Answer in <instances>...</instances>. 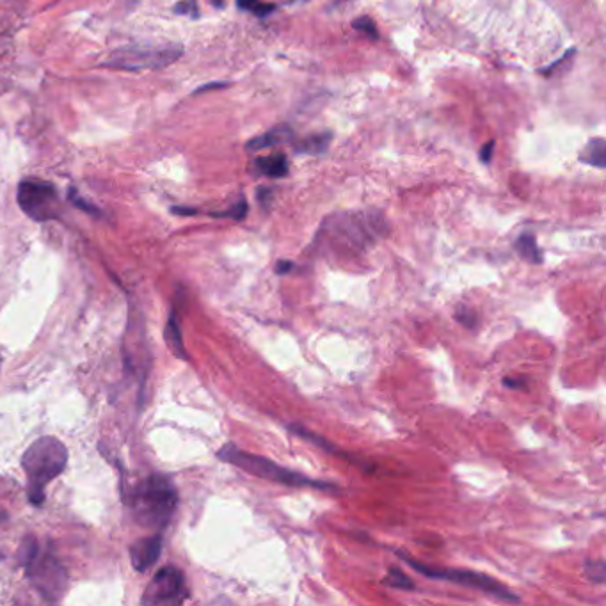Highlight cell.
Instances as JSON below:
<instances>
[{
	"label": "cell",
	"instance_id": "obj_20",
	"mask_svg": "<svg viewBox=\"0 0 606 606\" xmlns=\"http://www.w3.org/2000/svg\"><path fill=\"white\" fill-rule=\"evenodd\" d=\"M354 29L359 32H363L365 36L368 38H372V40H377L379 38V32H377V25L374 24V20L372 18H368V16H359L358 20L354 22Z\"/></svg>",
	"mask_w": 606,
	"mask_h": 606
},
{
	"label": "cell",
	"instance_id": "obj_24",
	"mask_svg": "<svg viewBox=\"0 0 606 606\" xmlns=\"http://www.w3.org/2000/svg\"><path fill=\"white\" fill-rule=\"evenodd\" d=\"M272 200H274V189H271V187H260L258 189V201H260L262 207H271Z\"/></svg>",
	"mask_w": 606,
	"mask_h": 606
},
{
	"label": "cell",
	"instance_id": "obj_29",
	"mask_svg": "<svg viewBox=\"0 0 606 606\" xmlns=\"http://www.w3.org/2000/svg\"><path fill=\"white\" fill-rule=\"evenodd\" d=\"M224 86H228V84H224V82H217V84H208V86H203V88L198 89L196 93H205L208 89H221Z\"/></svg>",
	"mask_w": 606,
	"mask_h": 606
},
{
	"label": "cell",
	"instance_id": "obj_9",
	"mask_svg": "<svg viewBox=\"0 0 606 606\" xmlns=\"http://www.w3.org/2000/svg\"><path fill=\"white\" fill-rule=\"evenodd\" d=\"M160 551H162V537L153 535L148 539H141L130 548V559L137 571L144 573L159 560Z\"/></svg>",
	"mask_w": 606,
	"mask_h": 606
},
{
	"label": "cell",
	"instance_id": "obj_22",
	"mask_svg": "<svg viewBox=\"0 0 606 606\" xmlns=\"http://www.w3.org/2000/svg\"><path fill=\"white\" fill-rule=\"evenodd\" d=\"M455 319L459 320L464 327H468V329H475L477 327V315H475V311L470 310L468 306H461L457 313H455Z\"/></svg>",
	"mask_w": 606,
	"mask_h": 606
},
{
	"label": "cell",
	"instance_id": "obj_23",
	"mask_svg": "<svg viewBox=\"0 0 606 606\" xmlns=\"http://www.w3.org/2000/svg\"><path fill=\"white\" fill-rule=\"evenodd\" d=\"M175 11L176 13H180V15H191L192 18H198V9H196L194 0H184V2H180V4L176 6Z\"/></svg>",
	"mask_w": 606,
	"mask_h": 606
},
{
	"label": "cell",
	"instance_id": "obj_25",
	"mask_svg": "<svg viewBox=\"0 0 606 606\" xmlns=\"http://www.w3.org/2000/svg\"><path fill=\"white\" fill-rule=\"evenodd\" d=\"M493 152H495V143L489 141V143L480 150V160H482L484 164H489V160L493 157Z\"/></svg>",
	"mask_w": 606,
	"mask_h": 606
},
{
	"label": "cell",
	"instance_id": "obj_26",
	"mask_svg": "<svg viewBox=\"0 0 606 606\" xmlns=\"http://www.w3.org/2000/svg\"><path fill=\"white\" fill-rule=\"evenodd\" d=\"M70 200H72L77 207L82 208V210H86V212H96V208L91 207L89 203H86V201L82 200V198H79V196H77V192L75 191H70Z\"/></svg>",
	"mask_w": 606,
	"mask_h": 606
},
{
	"label": "cell",
	"instance_id": "obj_18",
	"mask_svg": "<svg viewBox=\"0 0 606 606\" xmlns=\"http://www.w3.org/2000/svg\"><path fill=\"white\" fill-rule=\"evenodd\" d=\"M237 6L240 9H244V11H251V13H255L256 16H267L271 15L272 11L276 9L274 4H265V2H260V0H237Z\"/></svg>",
	"mask_w": 606,
	"mask_h": 606
},
{
	"label": "cell",
	"instance_id": "obj_19",
	"mask_svg": "<svg viewBox=\"0 0 606 606\" xmlns=\"http://www.w3.org/2000/svg\"><path fill=\"white\" fill-rule=\"evenodd\" d=\"M585 575H587V578H591L592 582H605V562L603 560H592V562L587 560Z\"/></svg>",
	"mask_w": 606,
	"mask_h": 606
},
{
	"label": "cell",
	"instance_id": "obj_13",
	"mask_svg": "<svg viewBox=\"0 0 606 606\" xmlns=\"http://www.w3.org/2000/svg\"><path fill=\"white\" fill-rule=\"evenodd\" d=\"M580 160L583 164H589L594 168L605 169L606 168V143L605 139H592L585 146Z\"/></svg>",
	"mask_w": 606,
	"mask_h": 606
},
{
	"label": "cell",
	"instance_id": "obj_4",
	"mask_svg": "<svg viewBox=\"0 0 606 606\" xmlns=\"http://www.w3.org/2000/svg\"><path fill=\"white\" fill-rule=\"evenodd\" d=\"M397 557L413 567L420 575L427 576L431 580H445V582L457 583V585H463V587L487 592V594H491V596H495L498 599H503V601L519 603L518 596L509 587H505L503 583L496 582L495 578H491V576L482 575V573H477V571H468V569H439V567L427 566V564L409 557L404 551H397Z\"/></svg>",
	"mask_w": 606,
	"mask_h": 606
},
{
	"label": "cell",
	"instance_id": "obj_14",
	"mask_svg": "<svg viewBox=\"0 0 606 606\" xmlns=\"http://www.w3.org/2000/svg\"><path fill=\"white\" fill-rule=\"evenodd\" d=\"M333 139L331 132H324V134H317V136L308 137L301 143L296 144V152L304 153V155H322L329 148Z\"/></svg>",
	"mask_w": 606,
	"mask_h": 606
},
{
	"label": "cell",
	"instance_id": "obj_7",
	"mask_svg": "<svg viewBox=\"0 0 606 606\" xmlns=\"http://www.w3.org/2000/svg\"><path fill=\"white\" fill-rule=\"evenodd\" d=\"M18 205L34 221L57 217V191L54 185L27 180L18 187Z\"/></svg>",
	"mask_w": 606,
	"mask_h": 606
},
{
	"label": "cell",
	"instance_id": "obj_2",
	"mask_svg": "<svg viewBox=\"0 0 606 606\" xmlns=\"http://www.w3.org/2000/svg\"><path fill=\"white\" fill-rule=\"evenodd\" d=\"M178 505V493L171 479L152 475L132 491L130 509L143 527L162 528L168 525Z\"/></svg>",
	"mask_w": 606,
	"mask_h": 606
},
{
	"label": "cell",
	"instance_id": "obj_6",
	"mask_svg": "<svg viewBox=\"0 0 606 606\" xmlns=\"http://www.w3.org/2000/svg\"><path fill=\"white\" fill-rule=\"evenodd\" d=\"M182 54V48L166 47H127L116 50L105 66L118 68V70H157L168 64L175 63Z\"/></svg>",
	"mask_w": 606,
	"mask_h": 606
},
{
	"label": "cell",
	"instance_id": "obj_21",
	"mask_svg": "<svg viewBox=\"0 0 606 606\" xmlns=\"http://www.w3.org/2000/svg\"><path fill=\"white\" fill-rule=\"evenodd\" d=\"M214 217H230L235 221H242L244 217L248 216V203L246 200H240L239 203H235L230 210L226 212H219V214H212Z\"/></svg>",
	"mask_w": 606,
	"mask_h": 606
},
{
	"label": "cell",
	"instance_id": "obj_30",
	"mask_svg": "<svg viewBox=\"0 0 606 606\" xmlns=\"http://www.w3.org/2000/svg\"><path fill=\"white\" fill-rule=\"evenodd\" d=\"M173 212H175V214H182V216H194V214H196V210H191V208L180 207L173 208Z\"/></svg>",
	"mask_w": 606,
	"mask_h": 606
},
{
	"label": "cell",
	"instance_id": "obj_12",
	"mask_svg": "<svg viewBox=\"0 0 606 606\" xmlns=\"http://www.w3.org/2000/svg\"><path fill=\"white\" fill-rule=\"evenodd\" d=\"M514 248L518 251V255L523 256L530 264H543V253L537 246V240L532 233H521L516 239Z\"/></svg>",
	"mask_w": 606,
	"mask_h": 606
},
{
	"label": "cell",
	"instance_id": "obj_27",
	"mask_svg": "<svg viewBox=\"0 0 606 606\" xmlns=\"http://www.w3.org/2000/svg\"><path fill=\"white\" fill-rule=\"evenodd\" d=\"M294 262H288V260H281L276 264V274H280V276H285L288 272L294 271Z\"/></svg>",
	"mask_w": 606,
	"mask_h": 606
},
{
	"label": "cell",
	"instance_id": "obj_3",
	"mask_svg": "<svg viewBox=\"0 0 606 606\" xmlns=\"http://www.w3.org/2000/svg\"><path fill=\"white\" fill-rule=\"evenodd\" d=\"M217 457L224 461V463L233 464L240 470L246 471L249 475H255L260 479L271 480L276 484H283V486L290 487H315V489H329V491H336L335 484H329V482H320V480L311 479L306 477L299 471L290 470L287 466H281V464L274 463L267 457L262 455L248 454L244 450H240L235 445H224L219 452Z\"/></svg>",
	"mask_w": 606,
	"mask_h": 606
},
{
	"label": "cell",
	"instance_id": "obj_5",
	"mask_svg": "<svg viewBox=\"0 0 606 606\" xmlns=\"http://www.w3.org/2000/svg\"><path fill=\"white\" fill-rule=\"evenodd\" d=\"M25 569L31 578L32 585L40 591L43 598L47 601H57V599L63 598L66 587H68V575L52 551L41 553L38 550V553L25 564Z\"/></svg>",
	"mask_w": 606,
	"mask_h": 606
},
{
	"label": "cell",
	"instance_id": "obj_17",
	"mask_svg": "<svg viewBox=\"0 0 606 606\" xmlns=\"http://www.w3.org/2000/svg\"><path fill=\"white\" fill-rule=\"evenodd\" d=\"M384 583L390 585L393 589H402V591H415L416 589L415 583L411 582V578H407V575H404L399 567H390L388 575L384 578Z\"/></svg>",
	"mask_w": 606,
	"mask_h": 606
},
{
	"label": "cell",
	"instance_id": "obj_16",
	"mask_svg": "<svg viewBox=\"0 0 606 606\" xmlns=\"http://www.w3.org/2000/svg\"><path fill=\"white\" fill-rule=\"evenodd\" d=\"M166 342H168L171 352H175L178 358H187L184 352V340H182V333H180V327H178V320H176L175 313H171V317H169L168 320V327H166Z\"/></svg>",
	"mask_w": 606,
	"mask_h": 606
},
{
	"label": "cell",
	"instance_id": "obj_11",
	"mask_svg": "<svg viewBox=\"0 0 606 606\" xmlns=\"http://www.w3.org/2000/svg\"><path fill=\"white\" fill-rule=\"evenodd\" d=\"M256 169L260 175L271 176V178H283L288 175V160L283 153H274L269 157L256 160Z\"/></svg>",
	"mask_w": 606,
	"mask_h": 606
},
{
	"label": "cell",
	"instance_id": "obj_8",
	"mask_svg": "<svg viewBox=\"0 0 606 606\" xmlns=\"http://www.w3.org/2000/svg\"><path fill=\"white\" fill-rule=\"evenodd\" d=\"M187 598L185 576L180 569L162 567L144 592L146 605H178Z\"/></svg>",
	"mask_w": 606,
	"mask_h": 606
},
{
	"label": "cell",
	"instance_id": "obj_1",
	"mask_svg": "<svg viewBox=\"0 0 606 606\" xmlns=\"http://www.w3.org/2000/svg\"><path fill=\"white\" fill-rule=\"evenodd\" d=\"M68 463V450L52 436L36 439L25 450L22 466L27 475L29 502L41 505L45 502V489L52 480L63 473Z\"/></svg>",
	"mask_w": 606,
	"mask_h": 606
},
{
	"label": "cell",
	"instance_id": "obj_10",
	"mask_svg": "<svg viewBox=\"0 0 606 606\" xmlns=\"http://www.w3.org/2000/svg\"><path fill=\"white\" fill-rule=\"evenodd\" d=\"M294 139V132L292 128L287 125H281V127L272 128L267 134L255 137L248 143V150L251 152H258V150H264V148H272V146H278V144L290 143Z\"/></svg>",
	"mask_w": 606,
	"mask_h": 606
},
{
	"label": "cell",
	"instance_id": "obj_15",
	"mask_svg": "<svg viewBox=\"0 0 606 606\" xmlns=\"http://www.w3.org/2000/svg\"><path fill=\"white\" fill-rule=\"evenodd\" d=\"M288 431L292 432V434H296L299 438L306 439V441H310L313 445H317V447L322 448V450H326L329 454L333 455H342L340 454V450L335 447V445H331L329 441L319 436V434H315V432H311L310 429H306L303 425H288Z\"/></svg>",
	"mask_w": 606,
	"mask_h": 606
},
{
	"label": "cell",
	"instance_id": "obj_28",
	"mask_svg": "<svg viewBox=\"0 0 606 606\" xmlns=\"http://www.w3.org/2000/svg\"><path fill=\"white\" fill-rule=\"evenodd\" d=\"M503 386L512 388V390H521V388H525V383L523 381H512L511 377H505L503 379Z\"/></svg>",
	"mask_w": 606,
	"mask_h": 606
}]
</instances>
